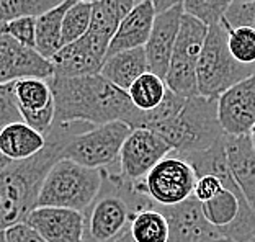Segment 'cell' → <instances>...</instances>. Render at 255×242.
I'll return each instance as SVG.
<instances>
[{
	"label": "cell",
	"instance_id": "6da1fadb",
	"mask_svg": "<svg viewBox=\"0 0 255 242\" xmlns=\"http://www.w3.org/2000/svg\"><path fill=\"white\" fill-rule=\"evenodd\" d=\"M54 99V123H89L105 124L110 121H123L129 124L136 108L126 90L100 76L51 77Z\"/></svg>",
	"mask_w": 255,
	"mask_h": 242
},
{
	"label": "cell",
	"instance_id": "7a4b0ae2",
	"mask_svg": "<svg viewBox=\"0 0 255 242\" xmlns=\"http://www.w3.org/2000/svg\"><path fill=\"white\" fill-rule=\"evenodd\" d=\"M77 123L53 126L44 134V147L33 157L11 162L0 172V231L23 223L26 215L36 206V198L43 178L57 159L69 134Z\"/></svg>",
	"mask_w": 255,
	"mask_h": 242
},
{
	"label": "cell",
	"instance_id": "3957f363",
	"mask_svg": "<svg viewBox=\"0 0 255 242\" xmlns=\"http://www.w3.org/2000/svg\"><path fill=\"white\" fill-rule=\"evenodd\" d=\"M102 172L100 192L84 211L85 242H117L125 236L136 211L155 205L120 174L118 165Z\"/></svg>",
	"mask_w": 255,
	"mask_h": 242
},
{
	"label": "cell",
	"instance_id": "277c9868",
	"mask_svg": "<svg viewBox=\"0 0 255 242\" xmlns=\"http://www.w3.org/2000/svg\"><path fill=\"white\" fill-rule=\"evenodd\" d=\"M154 131L177 155L206 151L224 137L218 120L216 99L201 95L185 99L180 112L172 120L155 126Z\"/></svg>",
	"mask_w": 255,
	"mask_h": 242
},
{
	"label": "cell",
	"instance_id": "5b68a950",
	"mask_svg": "<svg viewBox=\"0 0 255 242\" xmlns=\"http://www.w3.org/2000/svg\"><path fill=\"white\" fill-rule=\"evenodd\" d=\"M102 182V169L84 167L71 159H57L43 178L36 206H57L84 213L100 192Z\"/></svg>",
	"mask_w": 255,
	"mask_h": 242
},
{
	"label": "cell",
	"instance_id": "8992f818",
	"mask_svg": "<svg viewBox=\"0 0 255 242\" xmlns=\"http://www.w3.org/2000/svg\"><path fill=\"white\" fill-rule=\"evenodd\" d=\"M255 74V64H241L228 48V34L223 23L208 26L198 64H196V90L206 99H218L233 85Z\"/></svg>",
	"mask_w": 255,
	"mask_h": 242
},
{
	"label": "cell",
	"instance_id": "52a82bcc",
	"mask_svg": "<svg viewBox=\"0 0 255 242\" xmlns=\"http://www.w3.org/2000/svg\"><path fill=\"white\" fill-rule=\"evenodd\" d=\"M131 128L123 121L105 124L77 123L61 151V159H71L90 169H110L118 165L121 146Z\"/></svg>",
	"mask_w": 255,
	"mask_h": 242
},
{
	"label": "cell",
	"instance_id": "ba28073f",
	"mask_svg": "<svg viewBox=\"0 0 255 242\" xmlns=\"http://www.w3.org/2000/svg\"><path fill=\"white\" fill-rule=\"evenodd\" d=\"M208 26L188 13L182 15L180 28L173 46L169 69H167L164 82L167 89L177 95L193 97L198 95L196 90V64L205 43Z\"/></svg>",
	"mask_w": 255,
	"mask_h": 242
},
{
	"label": "cell",
	"instance_id": "9c48e42d",
	"mask_svg": "<svg viewBox=\"0 0 255 242\" xmlns=\"http://www.w3.org/2000/svg\"><path fill=\"white\" fill-rule=\"evenodd\" d=\"M196 172L180 155L170 152L134 187L157 206H173L193 197Z\"/></svg>",
	"mask_w": 255,
	"mask_h": 242
},
{
	"label": "cell",
	"instance_id": "30bf717a",
	"mask_svg": "<svg viewBox=\"0 0 255 242\" xmlns=\"http://www.w3.org/2000/svg\"><path fill=\"white\" fill-rule=\"evenodd\" d=\"M170 152V146L154 129L134 128L129 131L121 146L118 170L126 180L137 182Z\"/></svg>",
	"mask_w": 255,
	"mask_h": 242
},
{
	"label": "cell",
	"instance_id": "8fae6325",
	"mask_svg": "<svg viewBox=\"0 0 255 242\" xmlns=\"http://www.w3.org/2000/svg\"><path fill=\"white\" fill-rule=\"evenodd\" d=\"M108 41L87 31L77 41L61 46L51 56L53 77H80L98 74L107 59Z\"/></svg>",
	"mask_w": 255,
	"mask_h": 242
},
{
	"label": "cell",
	"instance_id": "7c38bea8",
	"mask_svg": "<svg viewBox=\"0 0 255 242\" xmlns=\"http://www.w3.org/2000/svg\"><path fill=\"white\" fill-rule=\"evenodd\" d=\"M23 223L46 242H85V216L82 211L36 206Z\"/></svg>",
	"mask_w": 255,
	"mask_h": 242
},
{
	"label": "cell",
	"instance_id": "4fadbf2b",
	"mask_svg": "<svg viewBox=\"0 0 255 242\" xmlns=\"http://www.w3.org/2000/svg\"><path fill=\"white\" fill-rule=\"evenodd\" d=\"M219 124L228 136L249 134L255 123V74L216 99Z\"/></svg>",
	"mask_w": 255,
	"mask_h": 242
},
{
	"label": "cell",
	"instance_id": "5bb4252c",
	"mask_svg": "<svg viewBox=\"0 0 255 242\" xmlns=\"http://www.w3.org/2000/svg\"><path fill=\"white\" fill-rule=\"evenodd\" d=\"M53 66L34 48L18 43L8 34H0V84L20 79H51Z\"/></svg>",
	"mask_w": 255,
	"mask_h": 242
},
{
	"label": "cell",
	"instance_id": "9a60e30c",
	"mask_svg": "<svg viewBox=\"0 0 255 242\" xmlns=\"http://www.w3.org/2000/svg\"><path fill=\"white\" fill-rule=\"evenodd\" d=\"M169 223L167 242H210L223 238L203 215L201 203L190 197L173 206H159Z\"/></svg>",
	"mask_w": 255,
	"mask_h": 242
},
{
	"label": "cell",
	"instance_id": "2e32d148",
	"mask_svg": "<svg viewBox=\"0 0 255 242\" xmlns=\"http://www.w3.org/2000/svg\"><path fill=\"white\" fill-rule=\"evenodd\" d=\"M182 15V5H175V7L155 15L147 43L144 44L149 71L154 72L160 79H165L167 69H169L170 56L173 46H175Z\"/></svg>",
	"mask_w": 255,
	"mask_h": 242
},
{
	"label": "cell",
	"instance_id": "e0dca14e",
	"mask_svg": "<svg viewBox=\"0 0 255 242\" xmlns=\"http://www.w3.org/2000/svg\"><path fill=\"white\" fill-rule=\"evenodd\" d=\"M226 159L242 197L255 213V149L249 134L223 137Z\"/></svg>",
	"mask_w": 255,
	"mask_h": 242
},
{
	"label": "cell",
	"instance_id": "ac0fdd59",
	"mask_svg": "<svg viewBox=\"0 0 255 242\" xmlns=\"http://www.w3.org/2000/svg\"><path fill=\"white\" fill-rule=\"evenodd\" d=\"M155 15L157 13L150 0L136 2L134 7L121 18L117 31L110 39L107 57L121 53V51L142 48L147 43Z\"/></svg>",
	"mask_w": 255,
	"mask_h": 242
},
{
	"label": "cell",
	"instance_id": "d6986e66",
	"mask_svg": "<svg viewBox=\"0 0 255 242\" xmlns=\"http://www.w3.org/2000/svg\"><path fill=\"white\" fill-rule=\"evenodd\" d=\"M46 144V137L25 121H15L0 128V152L11 162L33 157Z\"/></svg>",
	"mask_w": 255,
	"mask_h": 242
},
{
	"label": "cell",
	"instance_id": "ffe728a7",
	"mask_svg": "<svg viewBox=\"0 0 255 242\" xmlns=\"http://www.w3.org/2000/svg\"><path fill=\"white\" fill-rule=\"evenodd\" d=\"M147 71V57L142 46L108 56L98 74L121 90H128L139 76Z\"/></svg>",
	"mask_w": 255,
	"mask_h": 242
},
{
	"label": "cell",
	"instance_id": "44dd1931",
	"mask_svg": "<svg viewBox=\"0 0 255 242\" xmlns=\"http://www.w3.org/2000/svg\"><path fill=\"white\" fill-rule=\"evenodd\" d=\"M72 0H64L57 7L44 11L36 16V26H34V49L46 59H51L57 49L62 46L61 28L64 13Z\"/></svg>",
	"mask_w": 255,
	"mask_h": 242
},
{
	"label": "cell",
	"instance_id": "7402d4cb",
	"mask_svg": "<svg viewBox=\"0 0 255 242\" xmlns=\"http://www.w3.org/2000/svg\"><path fill=\"white\" fill-rule=\"evenodd\" d=\"M13 95L18 105L20 115L34 113L44 110L53 105V90H51L49 79L28 77L13 82Z\"/></svg>",
	"mask_w": 255,
	"mask_h": 242
},
{
	"label": "cell",
	"instance_id": "603a6c76",
	"mask_svg": "<svg viewBox=\"0 0 255 242\" xmlns=\"http://www.w3.org/2000/svg\"><path fill=\"white\" fill-rule=\"evenodd\" d=\"M167 90V85L164 79L155 76L154 72H144L142 76H139L134 82L131 84V87L128 89V97L132 103V107L137 110H152L159 105L164 99Z\"/></svg>",
	"mask_w": 255,
	"mask_h": 242
},
{
	"label": "cell",
	"instance_id": "cb8c5ba5",
	"mask_svg": "<svg viewBox=\"0 0 255 242\" xmlns=\"http://www.w3.org/2000/svg\"><path fill=\"white\" fill-rule=\"evenodd\" d=\"M92 8L94 2H72L69 5L62 18V46L77 41L87 33L92 20Z\"/></svg>",
	"mask_w": 255,
	"mask_h": 242
},
{
	"label": "cell",
	"instance_id": "d4e9b609",
	"mask_svg": "<svg viewBox=\"0 0 255 242\" xmlns=\"http://www.w3.org/2000/svg\"><path fill=\"white\" fill-rule=\"evenodd\" d=\"M223 23V21H221ZM228 34V48L241 64H255V30L249 26H228L223 23Z\"/></svg>",
	"mask_w": 255,
	"mask_h": 242
},
{
	"label": "cell",
	"instance_id": "484cf974",
	"mask_svg": "<svg viewBox=\"0 0 255 242\" xmlns=\"http://www.w3.org/2000/svg\"><path fill=\"white\" fill-rule=\"evenodd\" d=\"M64 0H0V23L21 16H39Z\"/></svg>",
	"mask_w": 255,
	"mask_h": 242
},
{
	"label": "cell",
	"instance_id": "4316f807",
	"mask_svg": "<svg viewBox=\"0 0 255 242\" xmlns=\"http://www.w3.org/2000/svg\"><path fill=\"white\" fill-rule=\"evenodd\" d=\"M234 0H183V13L195 16L206 26L223 20L224 13L233 5Z\"/></svg>",
	"mask_w": 255,
	"mask_h": 242
},
{
	"label": "cell",
	"instance_id": "83f0119b",
	"mask_svg": "<svg viewBox=\"0 0 255 242\" xmlns=\"http://www.w3.org/2000/svg\"><path fill=\"white\" fill-rule=\"evenodd\" d=\"M34 26H36L34 16H21L0 23V34H8L28 48H34Z\"/></svg>",
	"mask_w": 255,
	"mask_h": 242
},
{
	"label": "cell",
	"instance_id": "f1b7e54d",
	"mask_svg": "<svg viewBox=\"0 0 255 242\" xmlns=\"http://www.w3.org/2000/svg\"><path fill=\"white\" fill-rule=\"evenodd\" d=\"M221 21L228 26H249L255 30V2H233Z\"/></svg>",
	"mask_w": 255,
	"mask_h": 242
},
{
	"label": "cell",
	"instance_id": "f546056e",
	"mask_svg": "<svg viewBox=\"0 0 255 242\" xmlns=\"http://www.w3.org/2000/svg\"><path fill=\"white\" fill-rule=\"evenodd\" d=\"M15 121H21V115L13 95V82L0 84V128Z\"/></svg>",
	"mask_w": 255,
	"mask_h": 242
},
{
	"label": "cell",
	"instance_id": "4dcf8cb0",
	"mask_svg": "<svg viewBox=\"0 0 255 242\" xmlns=\"http://www.w3.org/2000/svg\"><path fill=\"white\" fill-rule=\"evenodd\" d=\"M223 188L224 187L221 180L214 175H200V177H196V182H195L193 198H196L200 203H203V201H208L213 197H216Z\"/></svg>",
	"mask_w": 255,
	"mask_h": 242
},
{
	"label": "cell",
	"instance_id": "1f68e13d",
	"mask_svg": "<svg viewBox=\"0 0 255 242\" xmlns=\"http://www.w3.org/2000/svg\"><path fill=\"white\" fill-rule=\"evenodd\" d=\"M7 242H46L38 233H34L31 228H28L25 223H18L15 226L5 229Z\"/></svg>",
	"mask_w": 255,
	"mask_h": 242
},
{
	"label": "cell",
	"instance_id": "d6a6232c",
	"mask_svg": "<svg viewBox=\"0 0 255 242\" xmlns=\"http://www.w3.org/2000/svg\"><path fill=\"white\" fill-rule=\"evenodd\" d=\"M152 3H154L155 13H162V11L175 7V5H182L183 0H152Z\"/></svg>",
	"mask_w": 255,
	"mask_h": 242
},
{
	"label": "cell",
	"instance_id": "836d02e7",
	"mask_svg": "<svg viewBox=\"0 0 255 242\" xmlns=\"http://www.w3.org/2000/svg\"><path fill=\"white\" fill-rule=\"evenodd\" d=\"M110 3H113L115 7L118 8V11L121 15H126L128 11H129L132 7H134V3H136V0H108Z\"/></svg>",
	"mask_w": 255,
	"mask_h": 242
},
{
	"label": "cell",
	"instance_id": "e575fe53",
	"mask_svg": "<svg viewBox=\"0 0 255 242\" xmlns=\"http://www.w3.org/2000/svg\"><path fill=\"white\" fill-rule=\"evenodd\" d=\"M10 164H11V160H8L2 152H0V172H2L3 169H7Z\"/></svg>",
	"mask_w": 255,
	"mask_h": 242
},
{
	"label": "cell",
	"instance_id": "d590c367",
	"mask_svg": "<svg viewBox=\"0 0 255 242\" xmlns=\"http://www.w3.org/2000/svg\"><path fill=\"white\" fill-rule=\"evenodd\" d=\"M249 137H251V141L254 144V149H255V123H254V126L251 128V131H249Z\"/></svg>",
	"mask_w": 255,
	"mask_h": 242
},
{
	"label": "cell",
	"instance_id": "8d00e7d4",
	"mask_svg": "<svg viewBox=\"0 0 255 242\" xmlns=\"http://www.w3.org/2000/svg\"><path fill=\"white\" fill-rule=\"evenodd\" d=\"M210 242H234V241L229 239V238H218V239H213Z\"/></svg>",
	"mask_w": 255,
	"mask_h": 242
},
{
	"label": "cell",
	"instance_id": "74e56055",
	"mask_svg": "<svg viewBox=\"0 0 255 242\" xmlns=\"http://www.w3.org/2000/svg\"><path fill=\"white\" fill-rule=\"evenodd\" d=\"M0 242H7V236H5V231H0Z\"/></svg>",
	"mask_w": 255,
	"mask_h": 242
},
{
	"label": "cell",
	"instance_id": "f35d334b",
	"mask_svg": "<svg viewBox=\"0 0 255 242\" xmlns=\"http://www.w3.org/2000/svg\"><path fill=\"white\" fill-rule=\"evenodd\" d=\"M72 2H97V0H72Z\"/></svg>",
	"mask_w": 255,
	"mask_h": 242
},
{
	"label": "cell",
	"instance_id": "ab89813d",
	"mask_svg": "<svg viewBox=\"0 0 255 242\" xmlns=\"http://www.w3.org/2000/svg\"><path fill=\"white\" fill-rule=\"evenodd\" d=\"M234 2H255V0H234Z\"/></svg>",
	"mask_w": 255,
	"mask_h": 242
},
{
	"label": "cell",
	"instance_id": "60d3db41",
	"mask_svg": "<svg viewBox=\"0 0 255 242\" xmlns=\"http://www.w3.org/2000/svg\"><path fill=\"white\" fill-rule=\"evenodd\" d=\"M247 242H255V236H254V238H252V239H249Z\"/></svg>",
	"mask_w": 255,
	"mask_h": 242
},
{
	"label": "cell",
	"instance_id": "b9f144b4",
	"mask_svg": "<svg viewBox=\"0 0 255 242\" xmlns=\"http://www.w3.org/2000/svg\"><path fill=\"white\" fill-rule=\"evenodd\" d=\"M136 2H144V0H136ZM150 2H152V0H150Z\"/></svg>",
	"mask_w": 255,
	"mask_h": 242
}]
</instances>
